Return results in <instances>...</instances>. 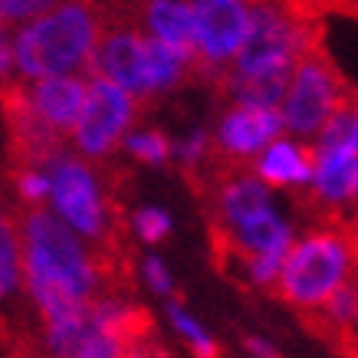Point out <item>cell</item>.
Segmentation results:
<instances>
[{
  "label": "cell",
  "mask_w": 358,
  "mask_h": 358,
  "mask_svg": "<svg viewBox=\"0 0 358 358\" xmlns=\"http://www.w3.org/2000/svg\"><path fill=\"white\" fill-rule=\"evenodd\" d=\"M17 224L23 237V293L40 322L92 306L102 293V263L92 243L56 217L53 207H27Z\"/></svg>",
  "instance_id": "obj_1"
},
{
  "label": "cell",
  "mask_w": 358,
  "mask_h": 358,
  "mask_svg": "<svg viewBox=\"0 0 358 358\" xmlns=\"http://www.w3.org/2000/svg\"><path fill=\"white\" fill-rule=\"evenodd\" d=\"M102 13L92 0H66L36 20L13 27V83L50 76H86L102 40Z\"/></svg>",
  "instance_id": "obj_2"
},
{
  "label": "cell",
  "mask_w": 358,
  "mask_h": 358,
  "mask_svg": "<svg viewBox=\"0 0 358 358\" xmlns=\"http://www.w3.org/2000/svg\"><path fill=\"white\" fill-rule=\"evenodd\" d=\"M358 276V240L338 227H309L289 247L276 293L296 309L319 313L336 289Z\"/></svg>",
  "instance_id": "obj_3"
},
{
  "label": "cell",
  "mask_w": 358,
  "mask_h": 358,
  "mask_svg": "<svg viewBox=\"0 0 358 358\" xmlns=\"http://www.w3.org/2000/svg\"><path fill=\"white\" fill-rule=\"evenodd\" d=\"M46 168H50V181H53L46 207H53L56 217H63L92 247L109 240L112 210L102 178L96 171V162L83 158L79 152H73V145H66L56 158H50Z\"/></svg>",
  "instance_id": "obj_4"
},
{
  "label": "cell",
  "mask_w": 358,
  "mask_h": 358,
  "mask_svg": "<svg viewBox=\"0 0 358 358\" xmlns=\"http://www.w3.org/2000/svg\"><path fill=\"white\" fill-rule=\"evenodd\" d=\"M345 86L338 69L326 59V53H306L293 73V83L286 89V99L280 106L286 135L303 141H313L326 129L332 115L345 106Z\"/></svg>",
  "instance_id": "obj_5"
},
{
  "label": "cell",
  "mask_w": 358,
  "mask_h": 358,
  "mask_svg": "<svg viewBox=\"0 0 358 358\" xmlns=\"http://www.w3.org/2000/svg\"><path fill=\"white\" fill-rule=\"evenodd\" d=\"M138 102L141 99H135L109 79L89 76L86 106H83V115L69 135L73 152H79L89 162H106L112 152H119L129 138V131L135 129Z\"/></svg>",
  "instance_id": "obj_6"
},
{
  "label": "cell",
  "mask_w": 358,
  "mask_h": 358,
  "mask_svg": "<svg viewBox=\"0 0 358 358\" xmlns=\"http://www.w3.org/2000/svg\"><path fill=\"white\" fill-rule=\"evenodd\" d=\"M313 53V27L282 7L280 0H250L247 43L234 66H289L296 69Z\"/></svg>",
  "instance_id": "obj_7"
},
{
  "label": "cell",
  "mask_w": 358,
  "mask_h": 358,
  "mask_svg": "<svg viewBox=\"0 0 358 358\" xmlns=\"http://www.w3.org/2000/svg\"><path fill=\"white\" fill-rule=\"evenodd\" d=\"M250 30V0H194L197 66L227 73L237 63Z\"/></svg>",
  "instance_id": "obj_8"
},
{
  "label": "cell",
  "mask_w": 358,
  "mask_h": 358,
  "mask_svg": "<svg viewBox=\"0 0 358 358\" xmlns=\"http://www.w3.org/2000/svg\"><path fill=\"white\" fill-rule=\"evenodd\" d=\"M129 338L119 329L106 326L92 306L63 319L43 322L40 348L46 358H125Z\"/></svg>",
  "instance_id": "obj_9"
},
{
  "label": "cell",
  "mask_w": 358,
  "mask_h": 358,
  "mask_svg": "<svg viewBox=\"0 0 358 358\" xmlns=\"http://www.w3.org/2000/svg\"><path fill=\"white\" fill-rule=\"evenodd\" d=\"M280 135H286L280 109H257V106L230 102L214 122V148L230 164H253Z\"/></svg>",
  "instance_id": "obj_10"
},
{
  "label": "cell",
  "mask_w": 358,
  "mask_h": 358,
  "mask_svg": "<svg viewBox=\"0 0 358 358\" xmlns=\"http://www.w3.org/2000/svg\"><path fill=\"white\" fill-rule=\"evenodd\" d=\"M10 96L20 99L46 129H53L56 135L69 141L83 115V106H86L89 76H50L36 79V83H13Z\"/></svg>",
  "instance_id": "obj_11"
},
{
  "label": "cell",
  "mask_w": 358,
  "mask_h": 358,
  "mask_svg": "<svg viewBox=\"0 0 358 358\" xmlns=\"http://www.w3.org/2000/svg\"><path fill=\"white\" fill-rule=\"evenodd\" d=\"M145 33L135 27H112L102 33L99 50L92 56L89 76H102L131 92L135 99H148V69H145Z\"/></svg>",
  "instance_id": "obj_12"
},
{
  "label": "cell",
  "mask_w": 358,
  "mask_h": 358,
  "mask_svg": "<svg viewBox=\"0 0 358 358\" xmlns=\"http://www.w3.org/2000/svg\"><path fill=\"white\" fill-rule=\"evenodd\" d=\"M276 187H270L253 168H237L230 171L217 187V197H214V214H217L224 234H234L237 227H243L247 220H253L257 214L276 207V197H273Z\"/></svg>",
  "instance_id": "obj_13"
},
{
  "label": "cell",
  "mask_w": 358,
  "mask_h": 358,
  "mask_svg": "<svg viewBox=\"0 0 358 358\" xmlns=\"http://www.w3.org/2000/svg\"><path fill=\"white\" fill-rule=\"evenodd\" d=\"M293 73L289 66H234L224 73V96L234 106L280 109Z\"/></svg>",
  "instance_id": "obj_14"
},
{
  "label": "cell",
  "mask_w": 358,
  "mask_h": 358,
  "mask_svg": "<svg viewBox=\"0 0 358 358\" xmlns=\"http://www.w3.org/2000/svg\"><path fill=\"white\" fill-rule=\"evenodd\" d=\"M250 168L276 191H299V187L309 191V185H313V141L280 135Z\"/></svg>",
  "instance_id": "obj_15"
},
{
  "label": "cell",
  "mask_w": 358,
  "mask_h": 358,
  "mask_svg": "<svg viewBox=\"0 0 358 358\" xmlns=\"http://www.w3.org/2000/svg\"><path fill=\"white\" fill-rule=\"evenodd\" d=\"M138 23L145 36L197 56L194 33V0H145L138 10Z\"/></svg>",
  "instance_id": "obj_16"
},
{
  "label": "cell",
  "mask_w": 358,
  "mask_h": 358,
  "mask_svg": "<svg viewBox=\"0 0 358 358\" xmlns=\"http://www.w3.org/2000/svg\"><path fill=\"white\" fill-rule=\"evenodd\" d=\"M296 237L299 234H296L293 220L286 217L280 207H270V210H263L253 220H247L243 227L234 230L230 243L240 257H286Z\"/></svg>",
  "instance_id": "obj_17"
},
{
  "label": "cell",
  "mask_w": 358,
  "mask_h": 358,
  "mask_svg": "<svg viewBox=\"0 0 358 358\" xmlns=\"http://www.w3.org/2000/svg\"><path fill=\"white\" fill-rule=\"evenodd\" d=\"M197 66V56L187 50H178L171 43H162L148 36L145 40V69H148V99L168 96L187 79V73Z\"/></svg>",
  "instance_id": "obj_18"
},
{
  "label": "cell",
  "mask_w": 358,
  "mask_h": 358,
  "mask_svg": "<svg viewBox=\"0 0 358 358\" xmlns=\"http://www.w3.org/2000/svg\"><path fill=\"white\" fill-rule=\"evenodd\" d=\"M23 293V237L17 217L0 220V296Z\"/></svg>",
  "instance_id": "obj_19"
},
{
  "label": "cell",
  "mask_w": 358,
  "mask_h": 358,
  "mask_svg": "<svg viewBox=\"0 0 358 358\" xmlns=\"http://www.w3.org/2000/svg\"><path fill=\"white\" fill-rule=\"evenodd\" d=\"M164 313H168V326L174 329V336L181 338L197 358H217V338L207 332V326L194 313H187L181 303L164 299Z\"/></svg>",
  "instance_id": "obj_20"
},
{
  "label": "cell",
  "mask_w": 358,
  "mask_h": 358,
  "mask_svg": "<svg viewBox=\"0 0 358 358\" xmlns=\"http://www.w3.org/2000/svg\"><path fill=\"white\" fill-rule=\"evenodd\" d=\"M122 152L145 168H164L174 162V138H168L162 129H131Z\"/></svg>",
  "instance_id": "obj_21"
},
{
  "label": "cell",
  "mask_w": 358,
  "mask_h": 358,
  "mask_svg": "<svg viewBox=\"0 0 358 358\" xmlns=\"http://www.w3.org/2000/svg\"><path fill=\"white\" fill-rule=\"evenodd\" d=\"M129 230L141 247H158L162 240L171 237L174 217L162 204H141L129 214Z\"/></svg>",
  "instance_id": "obj_22"
},
{
  "label": "cell",
  "mask_w": 358,
  "mask_h": 358,
  "mask_svg": "<svg viewBox=\"0 0 358 358\" xmlns=\"http://www.w3.org/2000/svg\"><path fill=\"white\" fill-rule=\"evenodd\" d=\"M319 315H322V322H326L332 332L348 336L358 322V276L348 280L342 289H336V293L329 296L326 306L319 309Z\"/></svg>",
  "instance_id": "obj_23"
},
{
  "label": "cell",
  "mask_w": 358,
  "mask_h": 358,
  "mask_svg": "<svg viewBox=\"0 0 358 358\" xmlns=\"http://www.w3.org/2000/svg\"><path fill=\"white\" fill-rule=\"evenodd\" d=\"M50 168L46 164H17L13 168V194L27 207H46L50 204Z\"/></svg>",
  "instance_id": "obj_24"
},
{
  "label": "cell",
  "mask_w": 358,
  "mask_h": 358,
  "mask_svg": "<svg viewBox=\"0 0 358 358\" xmlns=\"http://www.w3.org/2000/svg\"><path fill=\"white\" fill-rule=\"evenodd\" d=\"M210 148H214V131L191 129L187 135L174 138V162L181 164V168H187V171H194V168H201L207 162Z\"/></svg>",
  "instance_id": "obj_25"
},
{
  "label": "cell",
  "mask_w": 358,
  "mask_h": 358,
  "mask_svg": "<svg viewBox=\"0 0 358 358\" xmlns=\"http://www.w3.org/2000/svg\"><path fill=\"white\" fill-rule=\"evenodd\" d=\"M138 280L152 296H162V299H171L174 296V273H171V266H168V260H162L158 253L141 257Z\"/></svg>",
  "instance_id": "obj_26"
},
{
  "label": "cell",
  "mask_w": 358,
  "mask_h": 358,
  "mask_svg": "<svg viewBox=\"0 0 358 358\" xmlns=\"http://www.w3.org/2000/svg\"><path fill=\"white\" fill-rule=\"evenodd\" d=\"M59 3H66V0H0V20L13 30V27H23V23L50 13Z\"/></svg>",
  "instance_id": "obj_27"
},
{
  "label": "cell",
  "mask_w": 358,
  "mask_h": 358,
  "mask_svg": "<svg viewBox=\"0 0 358 358\" xmlns=\"http://www.w3.org/2000/svg\"><path fill=\"white\" fill-rule=\"evenodd\" d=\"M286 257H243V276L257 289H276Z\"/></svg>",
  "instance_id": "obj_28"
},
{
  "label": "cell",
  "mask_w": 358,
  "mask_h": 358,
  "mask_svg": "<svg viewBox=\"0 0 358 358\" xmlns=\"http://www.w3.org/2000/svg\"><path fill=\"white\" fill-rule=\"evenodd\" d=\"M125 358H168V352L148 336H131L125 345Z\"/></svg>",
  "instance_id": "obj_29"
},
{
  "label": "cell",
  "mask_w": 358,
  "mask_h": 358,
  "mask_svg": "<svg viewBox=\"0 0 358 358\" xmlns=\"http://www.w3.org/2000/svg\"><path fill=\"white\" fill-rule=\"evenodd\" d=\"M243 352L250 358H280V348L273 345V338L266 336H247L243 338Z\"/></svg>",
  "instance_id": "obj_30"
},
{
  "label": "cell",
  "mask_w": 358,
  "mask_h": 358,
  "mask_svg": "<svg viewBox=\"0 0 358 358\" xmlns=\"http://www.w3.org/2000/svg\"><path fill=\"white\" fill-rule=\"evenodd\" d=\"M0 76L13 83L17 79V69H13V46H10V33L0 36Z\"/></svg>",
  "instance_id": "obj_31"
},
{
  "label": "cell",
  "mask_w": 358,
  "mask_h": 358,
  "mask_svg": "<svg viewBox=\"0 0 358 358\" xmlns=\"http://www.w3.org/2000/svg\"><path fill=\"white\" fill-rule=\"evenodd\" d=\"M348 338H352V342H355V345H358V322H355V329L348 332Z\"/></svg>",
  "instance_id": "obj_32"
},
{
  "label": "cell",
  "mask_w": 358,
  "mask_h": 358,
  "mask_svg": "<svg viewBox=\"0 0 358 358\" xmlns=\"http://www.w3.org/2000/svg\"><path fill=\"white\" fill-rule=\"evenodd\" d=\"M355 240H358V237H355Z\"/></svg>",
  "instance_id": "obj_33"
}]
</instances>
